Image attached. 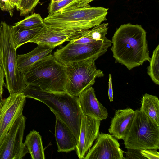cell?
Returning a JSON list of instances; mask_svg holds the SVG:
<instances>
[{"instance_id":"obj_1","label":"cell","mask_w":159,"mask_h":159,"mask_svg":"<svg viewBox=\"0 0 159 159\" xmlns=\"http://www.w3.org/2000/svg\"><path fill=\"white\" fill-rule=\"evenodd\" d=\"M111 50L115 62L129 70L149 62L151 57L146 40V33L141 25L128 23L116 29L112 41Z\"/></svg>"},{"instance_id":"obj_2","label":"cell","mask_w":159,"mask_h":159,"mask_svg":"<svg viewBox=\"0 0 159 159\" xmlns=\"http://www.w3.org/2000/svg\"><path fill=\"white\" fill-rule=\"evenodd\" d=\"M26 98H33L47 105L57 117L69 127L78 140L82 114L78 97L66 92L45 91L34 86L26 85L22 92Z\"/></svg>"},{"instance_id":"obj_3","label":"cell","mask_w":159,"mask_h":159,"mask_svg":"<svg viewBox=\"0 0 159 159\" xmlns=\"http://www.w3.org/2000/svg\"><path fill=\"white\" fill-rule=\"evenodd\" d=\"M26 85L51 92H66L65 66L50 54L20 72Z\"/></svg>"},{"instance_id":"obj_4","label":"cell","mask_w":159,"mask_h":159,"mask_svg":"<svg viewBox=\"0 0 159 159\" xmlns=\"http://www.w3.org/2000/svg\"><path fill=\"white\" fill-rule=\"evenodd\" d=\"M108 8L87 7L49 14L45 25L56 29L83 32L107 20Z\"/></svg>"},{"instance_id":"obj_5","label":"cell","mask_w":159,"mask_h":159,"mask_svg":"<svg viewBox=\"0 0 159 159\" xmlns=\"http://www.w3.org/2000/svg\"><path fill=\"white\" fill-rule=\"evenodd\" d=\"M16 49L14 47L11 26L0 23V64L4 72L5 84L10 94L22 93L26 85L18 70Z\"/></svg>"},{"instance_id":"obj_6","label":"cell","mask_w":159,"mask_h":159,"mask_svg":"<svg viewBox=\"0 0 159 159\" xmlns=\"http://www.w3.org/2000/svg\"><path fill=\"white\" fill-rule=\"evenodd\" d=\"M131 125L123 140L127 149L159 148V125L139 110L135 111Z\"/></svg>"},{"instance_id":"obj_7","label":"cell","mask_w":159,"mask_h":159,"mask_svg":"<svg viewBox=\"0 0 159 159\" xmlns=\"http://www.w3.org/2000/svg\"><path fill=\"white\" fill-rule=\"evenodd\" d=\"M94 58L65 65L67 80L65 91L79 97L84 90L91 87L97 78L104 76L103 72L97 69Z\"/></svg>"},{"instance_id":"obj_8","label":"cell","mask_w":159,"mask_h":159,"mask_svg":"<svg viewBox=\"0 0 159 159\" xmlns=\"http://www.w3.org/2000/svg\"><path fill=\"white\" fill-rule=\"evenodd\" d=\"M112 44L107 39L87 44H76L69 42L65 46L57 49L53 55L64 65L94 58H98L104 54Z\"/></svg>"},{"instance_id":"obj_9","label":"cell","mask_w":159,"mask_h":159,"mask_svg":"<svg viewBox=\"0 0 159 159\" xmlns=\"http://www.w3.org/2000/svg\"><path fill=\"white\" fill-rule=\"evenodd\" d=\"M26 120L22 115L11 127L0 144V159H21L28 153L23 142Z\"/></svg>"},{"instance_id":"obj_10","label":"cell","mask_w":159,"mask_h":159,"mask_svg":"<svg viewBox=\"0 0 159 159\" xmlns=\"http://www.w3.org/2000/svg\"><path fill=\"white\" fill-rule=\"evenodd\" d=\"M26 97L23 93L0 100V144L15 122L23 115Z\"/></svg>"},{"instance_id":"obj_11","label":"cell","mask_w":159,"mask_h":159,"mask_svg":"<svg viewBox=\"0 0 159 159\" xmlns=\"http://www.w3.org/2000/svg\"><path fill=\"white\" fill-rule=\"evenodd\" d=\"M125 152L117 140L110 134L99 133L93 146L84 159H124Z\"/></svg>"},{"instance_id":"obj_12","label":"cell","mask_w":159,"mask_h":159,"mask_svg":"<svg viewBox=\"0 0 159 159\" xmlns=\"http://www.w3.org/2000/svg\"><path fill=\"white\" fill-rule=\"evenodd\" d=\"M101 121L82 114L76 152L78 157L84 158L100 133Z\"/></svg>"},{"instance_id":"obj_13","label":"cell","mask_w":159,"mask_h":159,"mask_svg":"<svg viewBox=\"0 0 159 159\" xmlns=\"http://www.w3.org/2000/svg\"><path fill=\"white\" fill-rule=\"evenodd\" d=\"M84 31L59 30L45 25L29 42L46 45L53 49L65 42L78 38Z\"/></svg>"},{"instance_id":"obj_14","label":"cell","mask_w":159,"mask_h":159,"mask_svg":"<svg viewBox=\"0 0 159 159\" xmlns=\"http://www.w3.org/2000/svg\"><path fill=\"white\" fill-rule=\"evenodd\" d=\"M79 105L83 114L102 120L107 118V109L98 100L92 86L83 91L79 96Z\"/></svg>"},{"instance_id":"obj_15","label":"cell","mask_w":159,"mask_h":159,"mask_svg":"<svg viewBox=\"0 0 159 159\" xmlns=\"http://www.w3.org/2000/svg\"><path fill=\"white\" fill-rule=\"evenodd\" d=\"M135 113V111L129 108L116 110L108 129L110 134L118 139H123L131 125Z\"/></svg>"},{"instance_id":"obj_16","label":"cell","mask_w":159,"mask_h":159,"mask_svg":"<svg viewBox=\"0 0 159 159\" xmlns=\"http://www.w3.org/2000/svg\"><path fill=\"white\" fill-rule=\"evenodd\" d=\"M55 136L58 152H68L76 150L78 140L67 125L57 117Z\"/></svg>"},{"instance_id":"obj_17","label":"cell","mask_w":159,"mask_h":159,"mask_svg":"<svg viewBox=\"0 0 159 159\" xmlns=\"http://www.w3.org/2000/svg\"><path fill=\"white\" fill-rule=\"evenodd\" d=\"M53 49L43 45H38L34 49L29 53L17 55V64L20 72L35 62L51 54Z\"/></svg>"},{"instance_id":"obj_18","label":"cell","mask_w":159,"mask_h":159,"mask_svg":"<svg viewBox=\"0 0 159 159\" xmlns=\"http://www.w3.org/2000/svg\"><path fill=\"white\" fill-rule=\"evenodd\" d=\"M108 23H103L84 31L79 37L75 39L77 44H87L99 40L106 39Z\"/></svg>"},{"instance_id":"obj_19","label":"cell","mask_w":159,"mask_h":159,"mask_svg":"<svg viewBox=\"0 0 159 159\" xmlns=\"http://www.w3.org/2000/svg\"><path fill=\"white\" fill-rule=\"evenodd\" d=\"M32 159H45L44 149L39 133L33 130L27 135L24 143Z\"/></svg>"},{"instance_id":"obj_20","label":"cell","mask_w":159,"mask_h":159,"mask_svg":"<svg viewBox=\"0 0 159 159\" xmlns=\"http://www.w3.org/2000/svg\"><path fill=\"white\" fill-rule=\"evenodd\" d=\"M139 110L159 125V100L157 97L147 93L143 95Z\"/></svg>"},{"instance_id":"obj_21","label":"cell","mask_w":159,"mask_h":159,"mask_svg":"<svg viewBox=\"0 0 159 159\" xmlns=\"http://www.w3.org/2000/svg\"><path fill=\"white\" fill-rule=\"evenodd\" d=\"M43 26L30 29H21L14 25L11 26L12 37L15 49H17L22 45L29 42L30 40L39 32Z\"/></svg>"},{"instance_id":"obj_22","label":"cell","mask_w":159,"mask_h":159,"mask_svg":"<svg viewBox=\"0 0 159 159\" xmlns=\"http://www.w3.org/2000/svg\"><path fill=\"white\" fill-rule=\"evenodd\" d=\"M96 0H63L51 2L48 7L49 14L58 11L80 8L88 6L91 2Z\"/></svg>"},{"instance_id":"obj_23","label":"cell","mask_w":159,"mask_h":159,"mask_svg":"<svg viewBox=\"0 0 159 159\" xmlns=\"http://www.w3.org/2000/svg\"><path fill=\"white\" fill-rule=\"evenodd\" d=\"M14 26L21 29H27L43 27L45 24L41 15L34 13L14 24Z\"/></svg>"},{"instance_id":"obj_24","label":"cell","mask_w":159,"mask_h":159,"mask_svg":"<svg viewBox=\"0 0 159 159\" xmlns=\"http://www.w3.org/2000/svg\"><path fill=\"white\" fill-rule=\"evenodd\" d=\"M150 65L147 67V73L152 81L159 85V45L153 50Z\"/></svg>"},{"instance_id":"obj_25","label":"cell","mask_w":159,"mask_h":159,"mask_svg":"<svg viewBox=\"0 0 159 159\" xmlns=\"http://www.w3.org/2000/svg\"><path fill=\"white\" fill-rule=\"evenodd\" d=\"M39 0H20L16 7L17 10L20 11V16L28 14L33 11Z\"/></svg>"},{"instance_id":"obj_26","label":"cell","mask_w":159,"mask_h":159,"mask_svg":"<svg viewBox=\"0 0 159 159\" xmlns=\"http://www.w3.org/2000/svg\"><path fill=\"white\" fill-rule=\"evenodd\" d=\"M140 152L141 155L146 159H159V153L156 149H142L140 150Z\"/></svg>"},{"instance_id":"obj_27","label":"cell","mask_w":159,"mask_h":159,"mask_svg":"<svg viewBox=\"0 0 159 159\" xmlns=\"http://www.w3.org/2000/svg\"><path fill=\"white\" fill-rule=\"evenodd\" d=\"M125 159H146L143 156L139 150L127 149Z\"/></svg>"},{"instance_id":"obj_28","label":"cell","mask_w":159,"mask_h":159,"mask_svg":"<svg viewBox=\"0 0 159 159\" xmlns=\"http://www.w3.org/2000/svg\"><path fill=\"white\" fill-rule=\"evenodd\" d=\"M108 95L110 102L113 101V92L112 82V77L111 74L109 75L108 82Z\"/></svg>"},{"instance_id":"obj_29","label":"cell","mask_w":159,"mask_h":159,"mask_svg":"<svg viewBox=\"0 0 159 159\" xmlns=\"http://www.w3.org/2000/svg\"><path fill=\"white\" fill-rule=\"evenodd\" d=\"M5 75L3 70L0 64V92H3V86L5 83L4 81Z\"/></svg>"},{"instance_id":"obj_30","label":"cell","mask_w":159,"mask_h":159,"mask_svg":"<svg viewBox=\"0 0 159 159\" xmlns=\"http://www.w3.org/2000/svg\"><path fill=\"white\" fill-rule=\"evenodd\" d=\"M11 2L16 7L19 3L20 0H10Z\"/></svg>"},{"instance_id":"obj_31","label":"cell","mask_w":159,"mask_h":159,"mask_svg":"<svg viewBox=\"0 0 159 159\" xmlns=\"http://www.w3.org/2000/svg\"><path fill=\"white\" fill-rule=\"evenodd\" d=\"M63 0H50V2H59L61 1H62Z\"/></svg>"},{"instance_id":"obj_32","label":"cell","mask_w":159,"mask_h":159,"mask_svg":"<svg viewBox=\"0 0 159 159\" xmlns=\"http://www.w3.org/2000/svg\"><path fill=\"white\" fill-rule=\"evenodd\" d=\"M2 92H0V100L1 98H2Z\"/></svg>"}]
</instances>
